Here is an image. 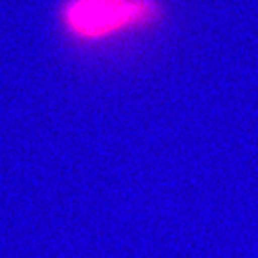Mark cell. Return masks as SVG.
<instances>
[{
	"mask_svg": "<svg viewBox=\"0 0 258 258\" xmlns=\"http://www.w3.org/2000/svg\"><path fill=\"white\" fill-rule=\"evenodd\" d=\"M166 17L163 0H67L62 24L82 42H106L149 32Z\"/></svg>",
	"mask_w": 258,
	"mask_h": 258,
	"instance_id": "6da1fadb",
	"label": "cell"
}]
</instances>
